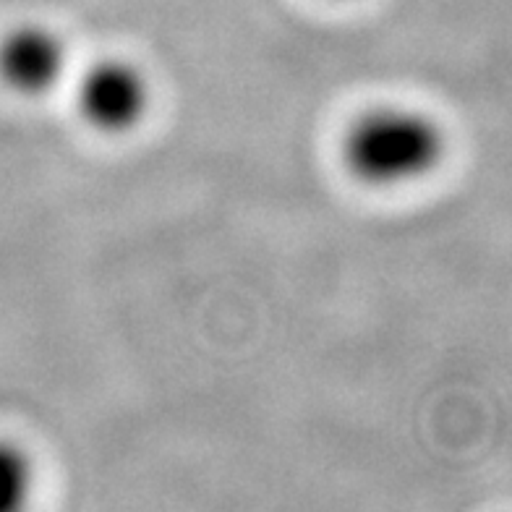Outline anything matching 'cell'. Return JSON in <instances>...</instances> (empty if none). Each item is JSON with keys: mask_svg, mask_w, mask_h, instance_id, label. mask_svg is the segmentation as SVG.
I'll use <instances>...</instances> for the list:
<instances>
[{"mask_svg": "<svg viewBox=\"0 0 512 512\" xmlns=\"http://www.w3.org/2000/svg\"><path fill=\"white\" fill-rule=\"evenodd\" d=\"M71 76V55L58 32L21 24L0 37V84L19 97H45Z\"/></svg>", "mask_w": 512, "mask_h": 512, "instance_id": "obj_3", "label": "cell"}, {"mask_svg": "<svg viewBox=\"0 0 512 512\" xmlns=\"http://www.w3.org/2000/svg\"><path fill=\"white\" fill-rule=\"evenodd\" d=\"M447 155L445 131L432 115L408 105H379L361 113L343 136V162L371 189L421 183Z\"/></svg>", "mask_w": 512, "mask_h": 512, "instance_id": "obj_1", "label": "cell"}, {"mask_svg": "<svg viewBox=\"0 0 512 512\" xmlns=\"http://www.w3.org/2000/svg\"><path fill=\"white\" fill-rule=\"evenodd\" d=\"M76 110L100 134L121 136L142 126L152 108V87L126 58H100L74 74Z\"/></svg>", "mask_w": 512, "mask_h": 512, "instance_id": "obj_2", "label": "cell"}, {"mask_svg": "<svg viewBox=\"0 0 512 512\" xmlns=\"http://www.w3.org/2000/svg\"><path fill=\"white\" fill-rule=\"evenodd\" d=\"M32 458L19 445L0 439V512H19L34 494Z\"/></svg>", "mask_w": 512, "mask_h": 512, "instance_id": "obj_4", "label": "cell"}]
</instances>
